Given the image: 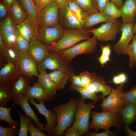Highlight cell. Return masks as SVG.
Instances as JSON below:
<instances>
[{
    "label": "cell",
    "mask_w": 136,
    "mask_h": 136,
    "mask_svg": "<svg viewBox=\"0 0 136 136\" xmlns=\"http://www.w3.org/2000/svg\"><path fill=\"white\" fill-rule=\"evenodd\" d=\"M85 88L92 93L95 94L96 93L94 86L90 83Z\"/></svg>",
    "instance_id": "56"
},
{
    "label": "cell",
    "mask_w": 136,
    "mask_h": 136,
    "mask_svg": "<svg viewBox=\"0 0 136 136\" xmlns=\"http://www.w3.org/2000/svg\"><path fill=\"white\" fill-rule=\"evenodd\" d=\"M15 0H2L9 11L13 3Z\"/></svg>",
    "instance_id": "53"
},
{
    "label": "cell",
    "mask_w": 136,
    "mask_h": 136,
    "mask_svg": "<svg viewBox=\"0 0 136 136\" xmlns=\"http://www.w3.org/2000/svg\"><path fill=\"white\" fill-rule=\"evenodd\" d=\"M89 15L99 11L95 0H74Z\"/></svg>",
    "instance_id": "34"
},
{
    "label": "cell",
    "mask_w": 136,
    "mask_h": 136,
    "mask_svg": "<svg viewBox=\"0 0 136 136\" xmlns=\"http://www.w3.org/2000/svg\"><path fill=\"white\" fill-rule=\"evenodd\" d=\"M82 85V87L85 88L91 82L92 80V73L88 71L83 72L79 75Z\"/></svg>",
    "instance_id": "43"
},
{
    "label": "cell",
    "mask_w": 136,
    "mask_h": 136,
    "mask_svg": "<svg viewBox=\"0 0 136 136\" xmlns=\"http://www.w3.org/2000/svg\"><path fill=\"white\" fill-rule=\"evenodd\" d=\"M20 75L18 65L8 61L0 70V84L11 86Z\"/></svg>",
    "instance_id": "16"
},
{
    "label": "cell",
    "mask_w": 136,
    "mask_h": 136,
    "mask_svg": "<svg viewBox=\"0 0 136 136\" xmlns=\"http://www.w3.org/2000/svg\"><path fill=\"white\" fill-rule=\"evenodd\" d=\"M69 64L59 53L49 52L38 65V71L40 73L47 69L70 73L74 72V68Z\"/></svg>",
    "instance_id": "5"
},
{
    "label": "cell",
    "mask_w": 136,
    "mask_h": 136,
    "mask_svg": "<svg viewBox=\"0 0 136 136\" xmlns=\"http://www.w3.org/2000/svg\"><path fill=\"white\" fill-rule=\"evenodd\" d=\"M10 12L12 19L15 25L21 23L27 16V13L22 9L16 0L13 3Z\"/></svg>",
    "instance_id": "27"
},
{
    "label": "cell",
    "mask_w": 136,
    "mask_h": 136,
    "mask_svg": "<svg viewBox=\"0 0 136 136\" xmlns=\"http://www.w3.org/2000/svg\"><path fill=\"white\" fill-rule=\"evenodd\" d=\"M23 96L29 99H36L44 101H51L54 99L53 96L48 94L38 82H34L32 86H29Z\"/></svg>",
    "instance_id": "20"
},
{
    "label": "cell",
    "mask_w": 136,
    "mask_h": 136,
    "mask_svg": "<svg viewBox=\"0 0 136 136\" xmlns=\"http://www.w3.org/2000/svg\"><path fill=\"white\" fill-rule=\"evenodd\" d=\"M11 87L10 85L0 84V107L6 106L12 99Z\"/></svg>",
    "instance_id": "37"
},
{
    "label": "cell",
    "mask_w": 136,
    "mask_h": 136,
    "mask_svg": "<svg viewBox=\"0 0 136 136\" xmlns=\"http://www.w3.org/2000/svg\"><path fill=\"white\" fill-rule=\"evenodd\" d=\"M30 78L27 76L21 74L18 79L11 85L12 99L14 101L23 96L30 86Z\"/></svg>",
    "instance_id": "19"
},
{
    "label": "cell",
    "mask_w": 136,
    "mask_h": 136,
    "mask_svg": "<svg viewBox=\"0 0 136 136\" xmlns=\"http://www.w3.org/2000/svg\"><path fill=\"white\" fill-rule=\"evenodd\" d=\"M20 119V126L19 130V136H27L28 126L29 122L32 119L29 117H25L22 115L20 112L18 111Z\"/></svg>",
    "instance_id": "39"
},
{
    "label": "cell",
    "mask_w": 136,
    "mask_h": 136,
    "mask_svg": "<svg viewBox=\"0 0 136 136\" xmlns=\"http://www.w3.org/2000/svg\"><path fill=\"white\" fill-rule=\"evenodd\" d=\"M135 24L134 22L120 24L119 31L122 32L121 36L112 47L113 50L118 55L123 54L125 50L132 40L134 36L133 29Z\"/></svg>",
    "instance_id": "11"
},
{
    "label": "cell",
    "mask_w": 136,
    "mask_h": 136,
    "mask_svg": "<svg viewBox=\"0 0 136 136\" xmlns=\"http://www.w3.org/2000/svg\"><path fill=\"white\" fill-rule=\"evenodd\" d=\"M0 57L7 61L18 64L20 53L15 46L7 47L4 51L0 52Z\"/></svg>",
    "instance_id": "29"
},
{
    "label": "cell",
    "mask_w": 136,
    "mask_h": 136,
    "mask_svg": "<svg viewBox=\"0 0 136 136\" xmlns=\"http://www.w3.org/2000/svg\"><path fill=\"white\" fill-rule=\"evenodd\" d=\"M103 11L109 16L116 19L120 16V10L111 1H109L107 4Z\"/></svg>",
    "instance_id": "40"
},
{
    "label": "cell",
    "mask_w": 136,
    "mask_h": 136,
    "mask_svg": "<svg viewBox=\"0 0 136 136\" xmlns=\"http://www.w3.org/2000/svg\"><path fill=\"white\" fill-rule=\"evenodd\" d=\"M59 10L66 26L69 28L82 29V23L79 21L70 9L66 3Z\"/></svg>",
    "instance_id": "21"
},
{
    "label": "cell",
    "mask_w": 136,
    "mask_h": 136,
    "mask_svg": "<svg viewBox=\"0 0 136 136\" xmlns=\"http://www.w3.org/2000/svg\"><path fill=\"white\" fill-rule=\"evenodd\" d=\"M49 53L48 47L36 40L29 43L27 54L31 56L38 65Z\"/></svg>",
    "instance_id": "18"
},
{
    "label": "cell",
    "mask_w": 136,
    "mask_h": 136,
    "mask_svg": "<svg viewBox=\"0 0 136 136\" xmlns=\"http://www.w3.org/2000/svg\"><path fill=\"white\" fill-rule=\"evenodd\" d=\"M123 54L127 55L129 57V67H134L136 64V34L133 36L131 43L125 49Z\"/></svg>",
    "instance_id": "32"
},
{
    "label": "cell",
    "mask_w": 136,
    "mask_h": 136,
    "mask_svg": "<svg viewBox=\"0 0 136 136\" xmlns=\"http://www.w3.org/2000/svg\"><path fill=\"white\" fill-rule=\"evenodd\" d=\"M124 129L126 135L128 136H136V132L130 129L129 125L125 124Z\"/></svg>",
    "instance_id": "52"
},
{
    "label": "cell",
    "mask_w": 136,
    "mask_h": 136,
    "mask_svg": "<svg viewBox=\"0 0 136 136\" xmlns=\"http://www.w3.org/2000/svg\"><path fill=\"white\" fill-rule=\"evenodd\" d=\"M64 136H81L79 131L73 126L68 127L64 133Z\"/></svg>",
    "instance_id": "48"
},
{
    "label": "cell",
    "mask_w": 136,
    "mask_h": 136,
    "mask_svg": "<svg viewBox=\"0 0 136 136\" xmlns=\"http://www.w3.org/2000/svg\"><path fill=\"white\" fill-rule=\"evenodd\" d=\"M104 78L98 76L95 73H92V80L91 83L94 86L96 93L101 92L102 99L106 95H109L114 89L106 84Z\"/></svg>",
    "instance_id": "24"
},
{
    "label": "cell",
    "mask_w": 136,
    "mask_h": 136,
    "mask_svg": "<svg viewBox=\"0 0 136 136\" xmlns=\"http://www.w3.org/2000/svg\"><path fill=\"white\" fill-rule=\"evenodd\" d=\"M63 30L60 24L40 29L37 41L47 47L56 43L62 38Z\"/></svg>",
    "instance_id": "13"
},
{
    "label": "cell",
    "mask_w": 136,
    "mask_h": 136,
    "mask_svg": "<svg viewBox=\"0 0 136 136\" xmlns=\"http://www.w3.org/2000/svg\"><path fill=\"white\" fill-rule=\"evenodd\" d=\"M9 11L7 7L3 3L1 2L0 3V20H2L6 18L8 15Z\"/></svg>",
    "instance_id": "49"
},
{
    "label": "cell",
    "mask_w": 136,
    "mask_h": 136,
    "mask_svg": "<svg viewBox=\"0 0 136 136\" xmlns=\"http://www.w3.org/2000/svg\"><path fill=\"white\" fill-rule=\"evenodd\" d=\"M15 25L17 31L29 43L37 40L41 29L38 19L27 16L22 22Z\"/></svg>",
    "instance_id": "9"
},
{
    "label": "cell",
    "mask_w": 136,
    "mask_h": 136,
    "mask_svg": "<svg viewBox=\"0 0 136 136\" xmlns=\"http://www.w3.org/2000/svg\"><path fill=\"white\" fill-rule=\"evenodd\" d=\"M122 97L126 104H136V84L128 91L124 92Z\"/></svg>",
    "instance_id": "41"
},
{
    "label": "cell",
    "mask_w": 136,
    "mask_h": 136,
    "mask_svg": "<svg viewBox=\"0 0 136 136\" xmlns=\"http://www.w3.org/2000/svg\"><path fill=\"white\" fill-rule=\"evenodd\" d=\"M66 0H55L56 2L61 8L64 6L66 4Z\"/></svg>",
    "instance_id": "57"
},
{
    "label": "cell",
    "mask_w": 136,
    "mask_h": 136,
    "mask_svg": "<svg viewBox=\"0 0 136 136\" xmlns=\"http://www.w3.org/2000/svg\"><path fill=\"white\" fill-rule=\"evenodd\" d=\"M120 114L124 123L128 125L136 120V104H126Z\"/></svg>",
    "instance_id": "26"
},
{
    "label": "cell",
    "mask_w": 136,
    "mask_h": 136,
    "mask_svg": "<svg viewBox=\"0 0 136 136\" xmlns=\"http://www.w3.org/2000/svg\"><path fill=\"white\" fill-rule=\"evenodd\" d=\"M114 135V132L109 129L105 130V132L99 133H97L95 131L92 132L89 131L85 134L84 135L85 136H113Z\"/></svg>",
    "instance_id": "46"
},
{
    "label": "cell",
    "mask_w": 136,
    "mask_h": 136,
    "mask_svg": "<svg viewBox=\"0 0 136 136\" xmlns=\"http://www.w3.org/2000/svg\"><path fill=\"white\" fill-rule=\"evenodd\" d=\"M120 24L111 22L102 24L98 28L90 29L87 31L96 36L100 42H107L114 40L119 31Z\"/></svg>",
    "instance_id": "10"
},
{
    "label": "cell",
    "mask_w": 136,
    "mask_h": 136,
    "mask_svg": "<svg viewBox=\"0 0 136 136\" xmlns=\"http://www.w3.org/2000/svg\"><path fill=\"white\" fill-rule=\"evenodd\" d=\"M23 7L29 16L32 18L38 19L39 10L33 0H20Z\"/></svg>",
    "instance_id": "33"
},
{
    "label": "cell",
    "mask_w": 136,
    "mask_h": 136,
    "mask_svg": "<svg viewBox=\"0 0 136 136\" xmlns=\"http://www.w3.org/2000/svg\"><path fill=\"white\" fill-rule=\"evenodd\" d=\"M70 91H77L79 93L81 97L84 100L86 99H90L95 104L100 99H101V95L98 96L96 94L92 93L84 88L75 85L71 84L69 88Z\"/></svg>",
    "instance_id": "31"
},
{
    "label": "cell",
    "mask_w": 136,
    "mask_h": 136,
    "mask_svg": "<svg viewBox=\"0 0 136 136\" xmlns=\"http://www.w3.org/2000/svg\"><path fill=\"white\" fill-rule=\"evenodd\" d=\"M136 20V13L135 14ZM133 34H136V23L133 27Z\"/></svg>",
    "instance_id": "58"
},
{
    "label": "cell",
    "mask_w": 136,
    "mask_h": 136,
    "mask_svg": "<svg viewBox=\"0 0 136 136\" xmlns=\"http://www.w3.org/2000/svg\"><path fill=\"white\" fill-rule=\"evenodd\" d=\"M120 10L122 23L135 22L136 0H126Z\"/></svg>",
    "instance_id": "22"
},
{
    "label": "cell",
    "mask_w": 136,
    "mask_h": 136,
    "mask_svg": "<svg viewBox=\"0 0 136 136\" xmlns=\"http://www.w3.org/2000/svg\"><path fill=\"white\" fill-rule=\"evenodd\" d=\"M37 6L39 0H33Z\"/></svg>",
    "instance_id": "59"
},
{
    "label": "cell",
    "mask_w": 136,
    "mask_h": 136,
    "mask_svg": "<svg viewBox=\"0 0 136 136\" xmlns=\"http://www.w3.org/2000/svg\"><path fill=\"white\" fill-rule=\"evenodd\" d=\"M127 79L126 74L124 73H121L114 76L113 79V81L116 84H120L125 82Z\"/></svg>",
    "instance_id": "47"
},
{
    "label": "cell",
    "mask_w": 136,
    "mask_h": 136,
    "mask_svg": "<svg viewBox=\"0 0 136 136\" xmlns=\"http://www.w3.org/2000/svg\"><path fill=\"white\" fill-rule=\"evenodd\" d=\"M19 127H5L0 126V136H14L18 135Z\"/></svg>",
    "instance_id": "42"
},
{
    "label": "cell",
    "mask_w": 136,
    "mask_h": 136,
    "mask_svg": "<svg viewBox=\"0 0 136 136\" xmlns=\"http://www.w3.org/2000/svg\"><path fill=\"white\" fill-rule=\"evenodd\" d=\"M15 46L20 54H27L29 43L16 30Z\"/></svg>",
    "instance_id": "38"
},
{
    "label": "cell",
    "mask_w": 136,
    "mask_h": 136,
    "mask_svg": "<svg viewBox=\"0 0 136 136\" xmlns=\"http://www.w3.org/2000/svg\"><path fill=\"white\" fill-rule=\"evenodd\" d=\"M15 25L10 15L0 21V35L7 47L15 46L16 29Z\"/></svg>",
    "instance_id": "12"
},
{
    "label": "cell",
    "mask_w": 136,
    "mask_h": 136,
    "mask_svg": "<svg viewBox=\"0 0 136 136\" xmlns=\"http://www.w3.org/2000/svg\"><path fill=\"white\" fill-rule=\"evenodd\" d=\"M15 104L14 103L9 108L3 107H0V121H3L6 122L11 127H19V123L14 120L12 118L10 111Z\"/></svg>",
    "instance_id": "36"
},
{
    "label": "cell",
    "mask_w": 136,
    "mask_h": 136,
    "mask_svg": "<svg viewBox=\"0 0 136 136\" xmlns=\"http://www.w3.org/2000/svg\"><path fill=\"white\" fill-rule=\"evenodd\" d=\"M87 30L80 28L63 30L61 38L54 44L48 47L49 52L58 53L59 51L70 48L79 42L90 38Z\"/></svg>",
    "instance_id": "3"
},
{
    "label": "cell",
    "mask_w": 136,
    "mask_h": 136,
    "mask_svg": "<svg viewBox=\"0 0 136 136\" xmlns=\"http://www.w3.org/2000/svg\"><path fill=\"white\" fill-rule=\"evenodd\" d=\"M97 39L94 36L89 39L77 44L73 46L58 53L70 63L75 57L80 55L92 54L97 48Z\"/></svg>",
    "instance_id": "6"
},
{
    "label": "cell",
    "mask_w": 136,
    "mask_h": 136,
    "mask_svg": "<svg viewBox=\"0 0 136 136\" xmlns=\"http://www.w3.org/2000/svg\"><path fill=\"white\" fill-rule=\"evenodd\" d=\"M69 73L55 70L48 74L49 76L56 85L57 90H61L64 87L69 79Z\"/></svg>",
    "instance_id": "28"
},
{
    "label": "cell",
    "mask_w": 136,
    "mask_h": 136,
    "mask_svg": "<svg viewBox=\"0 0 136 136\" xmlns=\"http://www.w3.org/2000/svg\"><path fill=\"white\" fill-rule=\"evenodd\" d=\"M28 130L31 136H50L41 132L39 129L33 124L31 120L28 124Z\"/></svg>",
    "instance_id": "44"
},
{
    "label": "cell",
    "mask_w": 136,
    "mask_h": 136,
    "mask_svg": "<svg viewBox=\"0 0 136 136\" xmlns=\"http://www.w3.org/2000/svg\"><path fill=\"white\" fill-rule=\"evenodd\" d=\"M18 65L20 74L25 75L32 79L33 76L38 77V64L31 56L20 53Z\"/></svg>",
    "instance_id": "15"
},
{
    "label": "cell",
    "mask_w": 136,
    "mask_h": 136,
    "mask_svg": "<svg viewBox=\"0 0 136 136\" xmlns=\"http://www.w3.org/2000/svg\"><path fill=\"white\" fill-rule=\"evenodd\" d=\"M78 99L77 107L74 115L75 119L72 126L82 136L89 131L90 113L95 104L93 102L85 104L81 97Z\"/></svg>",
    "instance_id": "4"
},
{
    "label": "cell",
    "mask_w": 136,
    "mask_h": 136,
    "mask_svg": "<svg viewBox=\"0 0 136 136\" xmlns=\"http://www.w3.org/2000/svg\"><path fill=\"white\" fill-rule=\"evenodd\" d=\"M107 22L119 24L121 23L119 20L109 16L104 11H99L89 15L84 21L82 22V28L87 30L88 29H91L92 26L98 24Z\"/></svg>",
    "instance_id": "17"
},
{
    "label": "cell",
    "mask_w": 136,
    "mask_h": 136,
    "mask_svg": "<svg viewBox=\"0 0 136 136\" xmlns=\"http://www.w3.org/2000/svg\"><path fill=\"white\" fill-rule=\"evenodd\" d=\"M124 86L123 84H120L116 89H113L107 97L103 99L99 104L102 111L120 113L126 104L122 97Z\"/></svg>",
    "instance_id": "7"
},
{
    "label": "cell",
    "mask_w": 136,
    "mask_h": 136,
    "mask_svg": "<svg viewBox=\"0 0 136 136\" xmlns=\"http://www.w3.org/2000/svg\"><path fill=\"white\" fill-rule=\"evenodd\" d=\"M92 120L89 123V129L97 132L100 129L109 130L113 126L117 129L123 127L124 123L120 113L107 111L99 112L94 111L90 113Z\"/></svg>",
    "instance_id": "2"
},
{
    "label": "cell",
    "mask_w": 136,
    "mask_h": 136,
    "mask_svg": "<svg viewBox=\"0 0 136 136\" xmlns=\"http://www.w3.org/2000/svg\"><path fill=\"white\" fill-rule=\"evenodd\" d=\"M7 47L4 44L1 36L0 35V52L4 51Z\"/></svg>",
    "instance_id": "55"
},
{
    "label": "cell",
    "mask_w": 136,
    "mask_h": 136,
    "mask_svg": "<svg viewBox=\"0 0 136 136\" xmlns=\"http://www.w3.org/2000/svg\"><path fill=\"white\" fill-rule=\"evenodd\" d=\"M66 3L71 11L81 22L84 21L89 15L74 0H66Z\"/></svg>",
    "instance_id": "30"
},
{
    "label": "cell",
    "mask_w": 136,
    "mask_h": 136,
    "mask_svg": "<svg viewBox=\"0 0 136 136\" xmlns=\"http://www.w3.org/2000/svg\"><path fill=\"white\" fill-rule=\"evenodd\" d=\"M60 7L55 2H52L39 11L38 17L41 29L51 27L58 24Z\"/></svg>",
    "instance_id": "8"
},
{
    "label": "cell",
    "mask_w": 136,
    "mask_h": 136,
    "mask_svg": "<svg viewBox=\"0 0 136 136\" xmlns=\"http://www.w3.org/2000/svg\"><path fill=\"white\" fill-rule=\"evenodd\" d=\"M114 3L118 8L120 10L123 4V0H110Z\"/></svg>",
    "instance_id": "54"
},
{
    "label": "cell",
    "mask_w": 136,
    "mask_h": 136,
    "mask_svg": "<svg viewBox=\"0 0 136 136\" xmlns=\"http://www.w3.org/2000/svg\"><path fill=\"white\" fill-rule=\"evenodd\" d=\"M97 3L98 10L99 12H102L110 0H95Z\"/></svg>",
    "instance_id": "50"
},
{
    "label": "cell",
    "mask_w": 136,
    "mask_h": 136,
    "mask_svg": "<svg viewBox=\"0 0 136 136\" xmlns=\"http://www.w3.org/2000/svg\"><path fill=\"white\" fill-rule=\"evenodd\" d=\"M69 81L72 84L78 86L82 87L79 75H77L74 72L69 74Z\"/></svg>",
    "instance_id": "45"
},
{
    "label": "cell",
    "mask_w": 136,
    "mask_h": 136,
    "mask_svg": "<svg viewBox=\"0 0 136 136\" xmlns=\"http://www.w3.org/2000/svg\"><path fill=\"white\" fill-rule=\"evenodd\" d=\"M34 99H29L30 104L33 105L37 108L40 114L45 116L47 123L45 125L47 133L50 136H52L53 131L57 124V116L53 113L52 110H48L45 106L44 101L43 100L38 101L39 103H36Z\"/></svg>",
    "instance_id": "14"
},
{
    "label": "cell",
    "mask_w": 136,
    "mask_h": 136,
    "mask_svg": "<svg viewBox=\"0 0 136 136\" xmlns=\"http://www.w3.org/2000/svg\"><path fill=\"white\" fill-rule=\"evenodd\" d=\"M29 100V99L22 96L20 98L15 100L14 103L15 104L19 105L21 106L23 111L26 115L31 118L36 126L40 130L47 131L46 128L44 127L45 125L42 124L40 122L39 119L29 105L28 103Z\"/></svg>",
    "instance_id": "23"
},
{
    "label": "cell",
    "mask_w": 136,
    "mask_h": 136,
    "mask_svg": "<svg viewBox=\"0 0 136 136\" xmlns=\"http://www.w3.org/2000/svg\"><path fill=\"white\" fill-rule=\"evenodd\" d=\"M78 103V99L70 97L67 103L52 108V110L57 116V124L52 136H62L67 128L71 126Z\"/></svg>",
    "instance_id": "1"
},
{
    "label": "cell",
    "mask_w": 136,
    "mask_h": 136,
    "mask_svg": "<svg viewBox=\"0 0 136 136\" xmlns=\"http://www.w3.org/2000/svg\"><path fill=\"white\" fill-rule=\"evenodd\" d=\"M101 48L102 52L101 55L97 59L101 68L104 67L110 60V57L112 51V47L111 45L109 43L105 46L101 44Z\"/></svg>",
    "instance_id": "35"
},
{
    "label": "cell",
    "mask_w": 136,
    "mask_h": 136,
    "mask_svg": "<svg viewBox=\"0 0 136 136\" xmlns=\"http://www.w3.org/2000/svg\"><path fill=\"white\" fill-rule=\"evenodd\" d=\"M55 1V0H39L37 6L39 11L50 3Z\"/></svg>",
    "instance_id": "51"
},
{
    "label": "cell",
    "mask_w": 136,
    "mask_h": 136,
    "mask_svg": "<svg viewBox=\"0 0 136 136\" xmlns=\"http://www.w3.org/2000/svg\"><path fill=\"white\" fill-rule=\"evenodd\" d=\"M40 74L38 77V83L48 94L53 96L57 90L56 85L46 70Z\"/></svg>",
    "instance_id": "25"
}]
</instances>
